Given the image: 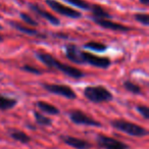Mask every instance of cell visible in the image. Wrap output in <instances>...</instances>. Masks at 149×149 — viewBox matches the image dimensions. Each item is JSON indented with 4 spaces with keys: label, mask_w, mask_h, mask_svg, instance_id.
I'll list each match as a JSON object with an SVG mask.
<instances>
[{
    "label": "cell",
    "mask_w": 149,
    "mask_h": 149,
    "mask_svg": "<svg viewBox=\"0 0 149 149\" xmlns=\"http://www.w3.org/2000/svg\"><path fill=\"white\" fill-rule=\"evenodd\" d=\"M9 24H10L11 27L15 28V30H17V31L21 32V33L27 34V35H29V36H40L38 31L35 29L26 27V26H23V25H21V24L17 23V22H9Z\"/></svg>",
    "instance_id": "cell-16"
},
{
    "label": "cell",
    "mask_w": 149,
    "mask_h": 149,
    "mask_svg": "<svg viewBox=\"0 0 149 149\" xmlns=\"http://www.w3.org/2000/svg\"><path fill=\"white\" fill-rule=\"evenodd\" d=\"M22 70H25V72H31V74H41V70H39L37 68H34L32 65H23L22 66Z\"/></svg>",
    "instance_id": "cell-25"
},
{
    "label": "cell",
    "mask_w": 149,
    "mask_h": 149,
    "mask_svg": "<svg viewBox=\"0 0 149 149\" xmlns=\"http://www.w3.org/2000/svg\"><path fill=\"white\" fill-rule=\"evenodd\" d=\"M30 5V8L32 9V10L34 11V13H36L37 15H39L40 17H42L43 19H45L46 21H48L50 24H52V25L54 26H58L60 25V21L57 19L56 17H54L53 15H51L50 13H48V11L44 10V9H42L41 7H39L37 4H34V3H31Z\"/></svg>",
    "instance_id": "cell-11"
},
{
    "label": "cell",
    "mask_w": 149,
    "mask_h": 149,
    "mask_svg": "<svg viewBox=\"0 0 149 149\" xmlns=\"http://www.w3.org/2000/svg\"><path fill=\"white\" fill-rule=\"evenodd\" d=\"M8 135L13 140L23 143V144H28V143L31 142V137H30L29 135L26 134L23 131L17 130V129H10V130L8 131Z\"/></svg>",
    "instance_id": "cell-13"
},
{
    "label": "cell",
    "mask_w": 149,
    "mask_h": 149,
    "mask_svg": "<svg viewBox=\"0 0 149 149\" xmlns=\"http://www.w3.org/2000/svg\"><path fill=\"white\" fill-rule=\"evenodd\" d=\"M84 96L93 103H103L112 100L111 92L103 86H88L84 90Z\"/></svg>",
    "instance_id": "cell-2"
},
{
    "label": "cell",
    "mask_w": 149,
    "mask_h": 149,
    "mask_svg": "<svg viewBox=\"0 0 149 149\" xmlns=\"http://www.w3.org/2000/svg\"><path fill=\"white\" fill-rule=\"evenodd\" d=\"M65 56L68 60L78 64H83L81 57V51L74 44H68L65 47Z\"/></svg>",
    "instance_id": "cell-12"
},
{
    "label": "cell",
    "mask_w": 149,
    "mask_h": 149,
    "mask_svg": "<svg viewBox=\"0 0 149 149\" xmlns=\"http://www.w3.org/2000/svg\"><path fill=\"white\" fill-rule=\"evenodd\" d=\"M34 116H35L36 123H37L39 126L42 127H48L52 124V120L49 118H46L43 113L39 111H34Z\"/></svg>",
    "instance_id": "cell-19"
},
{
    "label": "cell",
    "mask_w": 149,
    "mask_h": 149,
    "mask_svg": "<svg viewBox=\"0 0 149 149\" xmlns=\"http://www.w3.org/2000/svg\"><path fill=\"white\" fill-rule=\"evenodd\" d=\"M46 3L54 11H56V13H58L61 15H64V17H70V19H80L82 17V13L80 11H77L76 9L65 6V5L61 4L56 0H46Z\"/></svg>",
    "instance_id": "cell-7"
},
{
    "label": "cell",
    "mask_w": 149,
    "mask_h": 149,
    "mask_svg": "<svg viewBox=\"0 0 149 149\" xmlns=\"http://www.w3.org/2000/svg\"><path fill=\"white\" fill-rule=\"evenodd\" d=\"M17 104V100L15 98L6 97L4 95L0 94V110H9L13 109V107H15Z\"/></svg>",
    "instance_id": "cell-15"
},
{
    "label": "cell",
    "mask_w": 149,
    "mask_h": 149,
    "mask_svg": "<svg viewBox=\"0 0 149 149\" xmlns=\"http://www.w3.org/2000/svg\"><path fill=\"white\" fill-rule=\"evenodd\" d=\"M60 139L62 140V142L65 143L66 145L72 147L76 149H90L92 147L91 143H89L88 141L83 140V139L76 138V137L68 136V135H61Z\"/></svg>",
    "instance_id": "cell-9"
},
{
    "label": "cell",
    "mask_w": 149,
    "mask_h": 149,
    "mask_svg": "<svg viewBox=\"0 0 149 149\" xmlns=\"http://www.w3.org/2000/svg\"><path fill=\"white\" fill-rule=\"evenodd\" d=\"M65 1L70 3V4L74 5V6L85 9V10H89V9L91 8V5H90L86 0H65Z\"/></svg>",
    "instance_id": "cell-21"
},
{
    "label": "cell",
    "mask_w": 149,
    "mask_h": 149,
    "mask_svg": "<svg viewBox=\"0 0 149 149\" xmlns=\"http://www.w3.org/2000/svg\"><path fill=\"white\" fill-rule=\"evenodd\" d=\"M96 140L99 146L104 149H128V145H126L125 143L103 134H98Z\"/></svg>",
    "instance_id": "cell-8"
},
{
    "label": "cell",
    "mask_w": 149,
    "mask_h": 149,
    "mask_svg": "<svg viewBox=\"0 0 149 149\" xmlns=\"http://www.w3.org/2000/svg\"><path fill=\"white\" fill-rule=\"evenodd\" d=\"M21 17L22 19H23L24 22H25L26 24H28V25L30 26H38V23L35 21V19H33V17H31L29 15H27V13H21Z\"/></svg>",
    "instance_id": "cell-23"
},
{
    "label": "cell",
    "mask_w": 149,
    "mask_h": 149,
    "mask_svg": "<svg viewBox=\"0 0 149 149\" xmlns=\"http://www.w3.org/2000/svg\"><path fill=\"white\" fill-rule=\"evenodd\" d=\"M93 21L95 22L97 25H99L100 27L104 28V29L112 30V31H118V32H129L131 31L130 27H127L122 24L113 23V22L109 21L106 19H95L93 17Z\"/></svg>",
    "instance_id": "cell-10"
},
{
    "label": "cell",
    "mask_w": 149,
    "mask_h": 149,
    "mask_svg": "<svg viewBox=\"0 0 149 149\" xmlns=\"http://www.w3.org/2000/svg\"><path fill=\"white\" fill-rule=\"evenodd\" d=\"M36 106L41 110L42 112H45V113L51 114V116H56V114L59 113V109H58L56 106L52 105V104L48 103L45 101H38L36 103Z\"/></svg>",
    "instance_id": "cell-14"
},
{
    "label": "cell",
    "mask_w": 149,
    "mask_h": 149,
    "mask_svg": "<svg viewBox=\"0 0 149 149\" xmlns=\"http://www.w3.org/2000/svg\"><path fill=\"white\" fill-rule=\"evenodd\" d=\"M86 49L92 50V51L96 52H104L107 49V46L103 43H99V42H88L84 45Z\"/></svg>",
    "instance_id": "cell-18"
},
{
    "label": "cell",
    "mask_w": 149,
    "mask_h": 149,
    "mask_svg": "<svg viewBox=\"0 0 149 149\" xmlns=\"http://www.w3.org/2000/svg\"><path fill=\"white\" fill-rule=\"evenodd\" d=\"M37 58L41 62H43L45 65H47L50 68H55V70L61 72L62 74H66L68 77L72 78V79H82L84 78V72L82 70H78V68H74V66H70L68 64L62 63L59 60H57L55 57H53L52 55L45 52H38L36 54Z\"/></svg>",
    "instance_id": "cell-1"
},
{
    "label": "cell",
    "mask_w": 149,
    "mask_h": 149,
    "mask_svg": "<svg viewBox=\"0 0 149 149\" xmlns=\"http://www.w3.org/2000/svg\"><path fill=\"white\" fill-rule=\"evenodd\" d=\"M68 118L74 124L76 125H84V126H90V127H96L100 128L102 127V124L94 118H90L89 116L85 112L81 111L79 109H72L68 112Z\"/></svg>",
    "instance_id": "cell-4"
},
{
    "label": "cell",
    "mask_w": 149,
    "mask_h": 149,
    "mask_svg": "<svg viewBox=\"0 0 149 149\" xmlns=\"http://www.w3.org/2000/svg\"><path fill=\"white\" fill-rule=\"evenodd\" d=\"M124 88L127 90V91H129L130 93L132 94H136V95H138V94H141V88L139 87L137 84L133 83L132 81H125L124 82Z\"/></svg>",
    "instance_id": "cell-20"
},
{
    "label": "cell",
    "mask_w": 149,
    "mask_h": 149,
    "mask_svg": "<svg viewBox=\"0 0 149 149\" xmlns=\"http://www.w3.org/2000/svg\"><path fill=\"white\" fill-rule=\"evenodd\" d=\"M140 2L142 3V4H145L147 5L149 3V0H140Z\"/></svg>",
    "instance_id": "cell-26"
},
{
    "label": "cell",
    "mask_w": 149,
    "mask_h": 149,
    "mask_svg": "<svg viewBox=\"0 0 149 149\" xmlns=\"http://www.w3.org/2000/svg\"><path fill=\"white\" fill-rule=\"evenodd\" d=\"M3 41V37L1 35H0V42H2Z\"/></svg>",
    "instance_id": "cell-27"
},
{
    "label": "cell",
    "mask_w": 149,
    "mask_h": 149,
    "mask_svg": "<svg viewBox=\"0 0 149 149\" xmlns=\"http://www.w3.org/2000/svg\"><path fill=\"white\" fill-rule=\"evenodd\" d=\"M81 57L83 63H88L90 65H93L98 68H107L110 66L111 61L109 58L107 57H102V56H98L95 54L89 53V52H82L81 51Z\"/></svg>",
    "instance_id": "cell-6"
},
{
    "label": "cell",
    "mask_w": 149,
    "mask_h": 149,
    "mask_svg": "<svg viewBox=\"0 0 149 149\" xmlns=\"http://www.w3.org/2000/svg\"><path fill=\"white\" fill-rule=\"evenodd\" d=\"M137 110L143 116V118H145V120L149 118V109L146 105H138L137 106Z\"/></svg>",
    "instance_id": "cell-24"
},
{
    "label": "cell",
    "mask_w": 149,
    "mask_h": 149,
    "mask_svg": "<svg viewBox=\"0 0 149 149\" xmlns=\"http://www.w3.org/2000/svg\"><path fill=\"white\" fill-rule=\"evenodd\" d=\"M135 19H136V21H138L139 23L142 24V25H144V26L149 25V17H148V15H146V13H137V15H135Z\"/></svg>",
    "instance_id": "cell-22"
},
{
    "label": "cell",
    "mask_w": 149,
    "mask_h": 149,
    "mask_svg": "<svg viewBox=\"0 0 149 149\" xmlns=\"http://www.w3.org/2000/svg\"><path fill=\"white\" fill-rule=\"evenodd\" d=\"M42 87L51 94L62 96L68 99H76L77 95L70 87L66 85H58V84H42Z\"/></svg>",
    "instance_id": "cell-5"
},
{
    "label": "cell",
    "mask_w": 149,
    "mask_h": 149,
    "mask_svg": "<svg viewBox=\"0 0 149 149\" xmlns=\"http://www.w3.org/2000/svg\"><path fill=\"white\" fill-rule=\"evenodd\" d=\"M91 11L93 13V17L95 19H111V15L105 10L102 6L100 5H92L91 6Z\"/></svg>",
    "instance_id": "cell-17"
},
{
    "label": "cell",
    "mask_w": 149,
    "mask_h": 149,
    "mask_svg": "<svg viewBox=\"0 0 149 149\" xmlns=\"http://www.w3.org/2000/svg\"><path fill=\"white\" fill-rule=\"evenodd\" d=\"M111 126L116 130L126 133V134L130 135V136L144 137L148 135V131L146 129H144L143 127L139 126L137 124H134V123L128 122V120H111Z\"/></svg>",
    "instance_id": "cell-3"
}]
</instances>
